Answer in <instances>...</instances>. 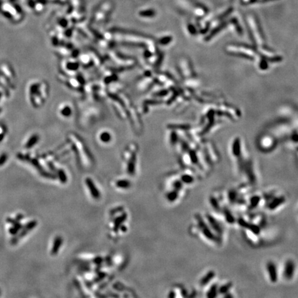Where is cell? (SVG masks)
<instances>
[{"label":"cell","mask_w":298,"mask_h":298,"mask_svg":"<svg viewBox=\"0 0 298 298\" xmlns=\"http://www.w3.org/2000/svg\"><path fill=\"white\" fill-rule=\"evenodd\" d=\"M196 219H197V224L198 226L200 227V230H202V232L205 237H206L207 239H210L211 241H218V238L216 237V235L213 234V233L212 232V230H211V228L208 227V226L207 225L206 222H205L202 217L200 215H196Z\"/></svg>","instance_id":"1"},{"label":"cell","mask_w":298,"mask_h":298,"mask_svg":"<svg viewBox=\"0 0 298 298\" xmlns=\"http://www.w3.org/2000/svg\"><path fill=\"white\" fill-rule=\"evenodd\" d=\"M37 224V222L35 220H33V221L29 222V223L26 224V225L23 226V229L22 231L20 233L18 236L16 237H14L13 239L11 240V244L12 245L16 244L17 241H18L21 238H22L23 237H24L25 235H26L28 233H29L30 230H33V228H35V226Z\"/></svg>","instance_id":"2"},{"label":"cell","mask_w":298,"mask_h":298,"mask_svg":"<svg viewBox=\"0 0 298 298\" xmlns=\"http://www.w3.org/2000/svg\"><path fill=\"white\" fill-rule=\"evenodd\" d=\"M295 271V264L293 260H287L284 265V276L285 279L291 280L294 276Z\"/></svg>","instance_id":"3"},{"label":"cell","mask_w":298,"mask_h":298,"mask_svg":"<svg viewBox=\"0 0 298 298\" xmlns=\"http://www.w3.org/2000/svg\"><path fill=\"white\" fill-rule=\"evenodd\" d=\"M267 272L269 274V279L273 283L277 282L278 279L277 269L273 262H269L266 264Z\"/></svg>","instance_id":"4"},{"label":"cell","mask_w":298,"mask_h":298,"mask_svg":"<svg viewBox=\"0 0 298 298\" xmlns=\"http://www.w3.org/2000/svg\"><path fill=\"white\" fill-rule=\"evenodd\" d=\"M237 222H238L239 226H241L243 228H247V229H248L250 231L254 233L255 235H259L260 233V228L258 226L247 222L243 218H239L237 220Z\"/></svg>","instance_id":"5"},{"label":"cell","mask_w":298,"mask_h":298,"mask_svg":"<svg viewBox=\"0 0 298 298\" xmlns=\"http://www.w3.org/2000/svg\"><path fill=\"white\" fill-rule=\"evenodd\" d=\"M206 219L207 221L208 222V224H210L211 228H212L213 230H214L217 235H222V233H223L222 228V226L219 225V224L218 223L217 220H216L212 215L208 214L206 215Z\"/></svg>","instance_id":"6"},{"label":"cell","mask_w":298,"mask_h":298,"mask_svg":"<svg viewBox=\"0 0 298 298\" xmlns=\"http://www.w3.org/2000/svg\"><path fill=\"white\" fill-rule=\"evenodd\" d=\"M285 201H286V198L284 196H279V197L274 198L268 205V208L271 211L275 210L284 204Z\"/></svg>","instance_id":"7"},{"label":"cell","mask_w":298,"mask_h":298,"mask_svg":"<svg viewBox=\"0 0 298 298\" xmlns=\"http://www.w3.org/2000/svg\"><path fill=\"white\" fill-rule=\"evenodd\" d=\"M86 183L87 185V186L90 190V194L95 199H98L100 197V193H99L98 190L97 189V188L95 186V185L94 184L93 182L90 178H87L86 180Z\"/></svg>","instance_id":"8"},{"label":"cell","mask_w":298,"mask_h":298,"mask_svg":"<svg viewBox=\"0 0 298 298\" xmlns=\"http://www.w3.org/2000/svg\"><path fill=\"white\" fill-rule=\"evenodd\" d=\"M62 243H63V239H62V237L57 236L55 237L53 241V247H52L51 250V254L53 255H57V253L59 250V248L62 247Z\"/></svg>","instance_id":"9"},{"label":"cell","mask_w":298,"mask_h":298,"mask_svg":"<svg viewBox=\"0 0 298 298\" xmlns=\"http://www.w3.org/2000/svg\"><path fill=\"white\" fill-rule=\"evenodd\" d=\"M215 273L213 271H210L205 275L200 280L201 286H206L215 277Z\"/></svg>","instance_id":"10"},{"label":"cell","mask_w":298,"mask_h":298,"mask_svg":"<svg viewBox=\"0 0 298 298\" xmlns=\"http://www.w3.org/2000/svg\"><path fill=\"white\" fill-rule=\"evenodd\" d=\"M223 212L226 222L229 224H234L235 222V218L233 215L232 213L227 208H224Z\"/></svg>","instance_id":"11"},{"label":"cell","mask_w":298,"mask_h":298,"mask_svg":"<svg viewBox=\"0 0 298 298\" xmlns=\"http://www.w3.org/2000/svg\"><path fill=\"white\" fill-rule=\"evenodd\" d=\"M233 284L231 282H228L226 284L222 285L219 288H218V293L225 295L226 293H229V291L232 288Z\"/></svg>","instance_id":"12"},{"label":"cell","mask_w":298,"mask_h":298,"mask_svg":"<svg viewBox=\"0 0 298 298\" xmlns=\"http://www.w3.org/2000/svg\"><path fill=\"white\" fill-rule=\"evenodd\" d=\"M218 293V286L217 284H213L207 292L206 296L208 298L215 297Z\"/></svg>","instance_id":"13"},{"label":"cell","mask_w":298,"mask_h":298,"mask_svg":"<svg viewBox=\"0 0 298 298\" xmlns=\"http://www.w3.org/2000/svg\"><path fill=\"white\" fill-rule=\"evenodd\" d=\"M246 173H247L248 178L249 179L250 182L252 183H253V182H255V175L253 173L252 168L250 165L246 166Z\"/></svg>","instance_id":"14"},{"label":"cell","mask_w":298,"mask_h":298,"mask_svg":"<svg viewBox=\"0 0 298 298\" xmlns=\"http://www.w3.org/2000/svg\"><path fill=\"white\" fill-rule=\"evenodd\" d=\"M233 155H234L235 157H239V155L241 154L240 143H239L238 140H236V141L234 142V144H233Z\"/></svg>","instance_id":"15"},{"label":"cell","mask_w":298,"mask_h":298,"mask_svg":"<svg viewBox=\"0 0 298 298\" xmlns=\"http://www.w3.org/2000/svg\"><path fill=\"white\" fill-rule=\"evenodd\" d=\"M261 200V197L258 195H254L250 198V207L252 208H256L257 206H258V204H260Z\"/></svg>","instance_id":"16"},{"label":"cell","mask_w":298,"mask_h":298,"mask_svg":"<svg viewBox=\"0 0 298 298\" xmlns=\"http://www.w3.org/2000/svg\"><path fill=\"white\" fill-rule=\"evenodd\" d=\"M209 202H210V203H211V206H212L213 208H214V210L215 211L219 212V211H220V206H219V202H218L217 199L214 197H211L210 199H209Z\"/></svg>","instance_id":"17"},{"label":"cell","mask_w":298,"mask_h":298,"mask_svg":"<svg viewBox=\"0 0 298 298\" xmlns=\"http://www.w3.org/2000/svg\"><path fill=\"white\" fill-rule=\"evenodd\" d=\"M7 222H8V223H10V224H11L12 226H13V227L15 228H16L17 229H21L23 227V226L21 224V223H19V222L18 221V220H17V219H11V218H7Z\"/></svg>","instance_id":"18"},{"label":"cell","mask_w":298,"mask_h":298,"mask_svg":"<svg viewBox=\"0 0 298 298\" xmlns=\"http://www.w3.org/2000/svg\"><path fill=\"white\" fill-rule=\"evenodd\" d=\"M181 180H182V182L184 183H186V184H190V183H192L194 181V178L193 177L189 175H183L181 178Z\"/></svg>","instance_id":"19"},{"label":"cell","mask_w":298,"mask_h":298,"mask_svg":"<svg viewBox=\"0 0 298 298\" xmlns=\"http://www.w3.org/2000/svg\"><path fill=\"white\" fill-rule=\"evenodd\" d=\"M228 199L230 203H235L237 200V193L234 190H230L228 193Z\"/></svg>","instance_id":"20"},{"label":"cell","mask_w":298,"mask_h":298,"mask_svg":"<svg viewBox=\"0 0 298 298\" xmlns=\"http://www.w3.org/2000/svg\"><path fill=\"white\" fill-rule=\"evenodd\" d=\"M100 139L103 142H109L111 139V136L108 132H103L100 135Z\"/></svg>","instance_id":"21"},{"label":"cell","mask_w":298,"mask_h":298,"mask_svg":"<svg viewBox=\"0 0 298 298\" xmlns=\"http://www.w3.org/2000/svg\"><path fill=\"white\" fill-rule=\"evenodd\" d=\"M178 191H174L170 192V193L168 194L167 198H168V200L170 201V202H174V201L177 198H178Z\"/></svg>","instance_id":"22"},{"label":"cell","mask_w":298,"mask_h":298,"mask_svg":"<svg viewBox=\"0 0 298 298\" xmlns=\"http://www.w3.org/2000/svg\"><path fill=\"white\" fill-rule=\"evenodd\" d=\"M38 138L36 136H33V137H31V139H29V141L27 142L26 145V147L27 148H31L32 146H33L37 142Z\"/></svg>","instance_id":"23"},{"label":"cell","mask_w":298,"mask_h":298,"mask_svg":"<svg viewBox=\"0 0 298 298\" xmlns=\"http://www.w3.org/2000/svg\"><path fill=\"white\" fill-rule=\"evenodd\" d=\"M131 183L128 180H119L117 182V186L118 187L121 188H128L130 186Z\"/></svg>","instance_id":"24"},{"label":"cell","mask_w":298,"mask_h":298,"mask_svg":"<svg viewBox=\"0 0 298 298\" xmlns=\"http://www.w3.org/2000/svg\"><path fill=\"white\" fill-rule=\"evenodd\" d=\"M8 158V155L6 153H3L1 156H0V166H1L2 165H4L5 162L7 160Z\"/></svg>","instance_id":"25"},{"label":"cell","mask_w":298,"mask_h":298,"mask_svg":"<svg viewBox=\"0 0 298 298\" xmlns=\"http://www.w3.org/2000/svg\"><path fill=\"white\" fill-rule=\"evenodd\" d=\"M190 157H191V161L193 164H197V161H198L197 157V155H196V153L195 152L191 153V154H190Z\"/></svg>","instance_id":"26"},{"label":"cell","mask_w":298,"mask_h":298,"mask_svg":"<svg viewBox=\"0 0 298 298\" xmlns=\"http://www.w3.org/2000/svg\"><path fill=\"white\" fill-rule=\"evenodd\" d=\"M58 173H59V177L60 180H62V182H65L66 178V175H65V174H64V172L63 171V170H59Z\"/></svg>","instance_id":"27"},{"label":"cell","mask_w":298,"mask_h":298,"mask_svg":"<svg viewBox=\"0 0 298 298\" xmlns=\"http://www.w3.org/2000/svg\"><path fill=\"white\" fill-rule=\"evenodd\" d=\"M174 187L177 189V191H180V190L182 188V182H179V181H178V182H175L174 183Z\"/></svg>","instance_id":"28"},{"label":"cell","mask_w":298,"mask_h":298,"mask_svg":"<svg viewBox=\"0 0 298 298\" xmlns=\"http://www.w3.org/2000/svg\"><path fill=\"white\" fill-rule=\"evenodd\" d=\"M18 229H17L16 228H15V227H12L11 228H10L9 229V233H10V234H12V235H15L17 233V232H18Z\"/></svg>","instance_id":"29"},{"label":"cell","mask_w":298,"mask_h":298,"mask_svg":"<svg viewBox=\"0 0 298 298\" xmlns=\"http://www.w3.org/2000/svg\"><path fill=\"white\" fill-rule=\"evenodd\" d=\"M22 219H23V215L19 214L18 215H17V217H16V219L17 220H18V221H20V220H21Z\"/></svg>","instance_id":"30"},{"label":"cell","mask_w":298,"mask_h":298,"mask_svg":"<svg viewBox=\"0 0 298 298\" xmlns=\"http://www.w3.org/2000/svg\"><path fill=\"white\" fill-rule=\"evenodd\" d=\"M0 295H1V291H0Z\"/></svg>","instance_id":"31"}]
</instances>
